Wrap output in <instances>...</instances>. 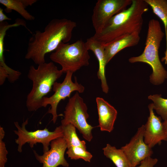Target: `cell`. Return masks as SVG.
Listing matches in <instances>:
<instances>
[{
  "label": "cell",
  "instance_id": "1",
  "mask_svg": "<svg viewBox=\"0 0 167 167\" xmlns=\"http://www.w3.org/2000/svg\"><path fill=\"white\" fill-rule=\"evenodd\" d=\"M77 26L75 22L63 18L50 21L41 32L36 30L30 38L25 58L39 65L45 62V55L54 51L62 42L71 39L72 32Z\"/></svg>",
  "mask_w": 167,
  "mask_h": 167
},
{
  "label": "cell",
  "instance_id": "2",
  "mask_svg": "<svg viewBox=\"0 0 167 167\" xmlns=\"http://www.w3.org/2000/svg\"><path fill=\"white\" fill-rule=\"evenodd\" d=\"M148 6L144 0H132L130 6L111 18L93 36L104 45L126 34L140 33L143 23V15L148 10Z\"/></svg>",
  "mask_w": 167,
  "mask_h": 167
},
{
  "label": "cell",
  "instance_id": "3",
  "mask_svg": "<svg viewBox=\"0 0 167 167\" xmlns=\"http://www.w3.org/2000/svg\"><path fill=\"white\" fill-rule=\"evenodd\" d=\"M164 35L159 22L154 19L150 20L143 52L140 55L128 60L131 63L142 62L149 65L152 70L150 81L155 85L161 84L167 79V71L161 64L159 56V49Z\"/></svg>",
  "mask_w": 167,
  "mask_h": 167
},
{
  "label": "cell",
  "instance_id": "4",
  "mask_svg": "<svg viewBox=\"0 0 167 167\" xmlns=\"http://www.w3.org/2000/svg\"><path fill=\"white\" fill-rule=\"evenodd\" d=\"M63 73L52 62L39 65L36 68L33 65L30 66L27 76L32 85L26 100L28 111H36L42 107L43 98L51 91L54 83Z\"/></svg>",
  "mask_w": 167,
  "mask_h": 167
},
{
  "label": "cell",
  "instance_id": "5",
  "mask_svg": "<svg viewBox=\"0 0 167 167\" xmlns=\"http://www.w3.org/2000/svg\"><path fill=\"white\" fill-rule=\"evenodd\" d=\"M85 45L81 40L74 43H61L50 55V59L59 64L63 73L68 71L73 73L89 65L90 56Z\"/></svg>",
  "mask_w": 167,
  "mask_h": 167
},
{
  "label": "cell",
  "instance_id": "6",
  "mask_svg": "<svg viewBox=\"0 0 167 167\" xmlns=\"http://www.w3.org/2000/svg\"><path fill=\"white\" fill-rule=\"evenodd\" d=\"M88 107L83 99L76 92L69 98L64 112V118L61 121L62 126L69 124L73 125L87 141L90 142L93 138L92 130L94 127L89 124Z\"/></svg>",
  "mask_w": 167,
  "mask_h": 167
},
{
  "label": "cell",
  "instance_id": "7",
  "mask_svg": "<svg viewBox=\"0 0 167 167\" xmlns=\"http://www.w3.org/2000/svg\"><path fill=\"white\" fill-rule=\"evenodd\" d=\"M28 119L23 121L21 126L17 122H14L17 130L13 131L18 136L15 139L18 144V151L21 152L22 148L26 143L29 144L32 148L37 143H41L43 145V152L45 153L49 150V146L52 141L58 138L63 137V133L61 125L56 127L54 130L50 131L46 128L43 130H37L34 131L27 130L26 126L28 124Z\"/></svg>",
  "mask_w": 167,
  "mask_h": 167
},
{
  "label": "cell",
  "instance_id": "8",
  "mask_svg": "<svg viewBox=\"0 0 167 167\" xmlns=\"http://www.w3.org/2000/svg\"><path fill=\"white\" fill-rule=\"evenodd\" d=\"M73 73L68 71L66 73L65 78L61 83L55 82L53 86L54 94L50 97H45L42 102V107H46L48 105H50L48 113L52 114L51 121L55 123L58 116L57 113V108L60 102L66 98H69L71 93L77 91L80 93L83 92L84 87L77 81L76 77H75V82L72 79Z\"/></svg>",
  "mask_w": 167,
  "mask_h": 167
},
{
  "label": "cell",
  "instance_id": "9",
  "mask_svg": "<svg viewBox=\"0 0 167 167\" xmlns=\"http://www.w3.org/2000/svg\"><path fill=\"white\" fill-rule=\"evenodd\" d=\"M132 2V0H98L92 17L95 33L100 32L111 18L127 9Z\"/></svg>",
  "mask_w": 167,
  "mask_h": 167
},
{
  "label": "cell",
  "instance_id": "10",
  "mask_svg": "<svg viewBox=\"0 0 167 167\" xmlns=\"http://www.w3.org/2000/svg\"><path fill=\"white\" fill-rule=\"evenodd\" d=\"M144 130L143 125L138 129L129 143L121 148L127 157L132 167H136L142 161L151 156L153 153L152 148L144 141Z\"/></svg>",
  "mask_w": 167,
  "mask_h": 167
},
{
  "label": "cell",
  "instance_id": "11",
  "mask_svg": "<svg viewBox=\"0 0 167 167\" xmlns=\"http://www.w3.org/2000/svg\"><path fill=\"white\" fill-rule=\"evenodd\" d=\"M50 146V149L41 155L33 151L36 159L42 164V167H57L60 165L68 167L69 163L64 157L67 147L64 138L61 137L53 140Z\"/></svg>",
  "mask_w": 167,
  "mask_h": 167
},
{
  "label": "cell",
  "instance_id": "12",
  "mask_svg": "<svg viewBox=\"0 0 167 167\" xmlns=\"http://www.w3.org/2000/svg\"><path fill=\"white\" fill-rule=\"evenodd\" d=\"M149 115L144 125V140L152 148L157 144H160L162 141H167V137L164 130L161 118L155 115L152 103L148 105Z\"/></svg>",
  "mask_w": 167,
  "mask_h": 167
},
{
  "label": "cell",
  "instance_id": "13",
  "mask_svg": "<svg viewBox=\"0 0 167 167\" xmlns=\"http://www.w3.org/2000/svg\"><path fill=\"white\" fill-rule=\"evenodd\" d=\"M85 45L87 49L88 50L92 51L97 59L99 64L97 77L101 80L102 91L105 93H107L109 88L105 75V66L107 64L105 58L104 45L93 36L87 39Z\"/></svg>",
  "mask_w": 167,
  "mask_h": 167
},
{
  "label": "cell",
  "instance_id": "14",
  "mask_svg": "<svg viewBox=\"0 0 167 167\" xmlns=\"http://www.w3.org/2000/svg\"><path fill=\"white\" fill-rule=\"evenodd\" d=\"M98 115L99 127L101 131L110 132L114 128V125L117 115L116 109L103 98H96Z\"/></svg>",
  "mask_w": 167,
  "mask_h": 167
},
{
  "label": "cell",
  "instance_id": "15",
  "mask_svg": "<svg viewBox=\"0 0 167 167\" xmlns=\"http://www.w3.org/2000/svg\"><path fill=\"white\" fill-rule=\"evenodd\" d=\"M140 33L135 32L126 34L104 44L105 56L107 64L122 49L137 45L140 39Z\"/></svg>",
  "mask_w": 167,
  "mask_h": 167
},
{
  "label": "cell",
  "instance_id": "16",
  "mask_svg": "<svg viewBox=\"0 0 167 167\" xmlns=\"http://www.w3.org/2000/svg\"><path fill=\"white\" fill-rule=\"evenodd\" d=\"M37 0H0V3L4 6L5 11L11 12L14 10L19 13L24 19L27 20L32 21L35 17L26 10L29 6H31L36 3Z\"/></svg>",
  "mask_w": 167,
  "mask_h": 167
},
{
  "label": "cell",
  "instance_id": "17",
  "mask_svg": "<svg viewBox=\"0 0 167 167\" xmlns=\"http://www.w3.org/2000/svg\"><path fill=\"white\" fill-rule=\"evenodd\" d=\"M152 8L153 13L164 24L166 36V48L162 61L167 64V0H144Z\"/></svg>",
  "mask_w": 167,
  "mask_h": 167
},
{
  "label": "cell",
  "instance_id": "18",
  "mask_svg": "<svg viewBox=\"0 0 167 167\" xmlns=\"http://www.w3.org/2000/svg\"><path fill=\"white\" fill-rule=\"evenodd\" d=\"M104 155L110 159L116 167H132L126 156L121 149L107 143L102 148Z\"/></svg>",
  "mask_w": 167,
  "mask_h": 167
},
{
  "label": "cell",
  "instance_id": "19",
  "mask_svg": "<svg viewBox=\"0 0 167 167\" xmlns=\"http://www.w3.org/2000/svg\"><path fill=\"white\" fill-rule=\"evenodd\" d=\"M62 127L63 137L66 142L67 148L71 147H79L86 149V142L81 140L77 136L75 127L71 124H69Z\"/></svg>",
  "mask_w": 167,
  "mask_h": 167
},
{
  "label": "cell",
  "instance_id": "20",
  "mask_svg": "<svg viewBox=\"0 0 167 167\" xmlns=\"http://www.w3.org/2000/svg\"><path fill=\"white\" fill-rule=\"evenodd\" d=\"M149 99L153 101V109L164 121L167 119V99L163 98L161 94L150 95Z\"/></svg>",
  "mask_w": 167,
  "mask_h": 167
},
{
  "label": "cell",
  "instance_id": "21",
  "mask_svg": "<svg viewBox=\"0 0 167 167\" xmlns=\"http://www.w3.org/2000/svg\"><path fill=\"white\" fill-rule=\"evenodd\" d=\"M67 149L66 153L71 159L76 160L81 159L86 161L90 162L92 156L86 149L79 147H71Z\"/></svg>",
  "mask_w": 167,
  "mask_h": 167
},
{
  "label": "cell",
  "instance_id": "22",
  "mask_svg": "<svg viewBox=\"0 0 167 167\" xmlns=\"http://www.w3.org/2000/svg\"><path fill=\"white\" fill-rule=\"evenodd\" d=\"M5 135L3 128L0 126V167H5L7 161V155L8 153L5 142L3 139Z\"/></svg>",
  "mask_w": 167,
  "mask_h": 167
},
{
  "label": "cell",
  "instance_id": "23",
  "mask_svg": "<svg viewBox=\"0 0 167 167\" xmlns=\"http://www.w3.org/2000/svg\"><path fill=\"white\" fill-rule=\"evenodd\" d=\"M158 161L156 158H153L151 156L148 157L142 161L139 164L140 165L137 167H154Z\"/></svg>",
  "mask_w": 167,
  "mask_h": 167
},
{
  "label": "cell",
  "instance_id": "24",
  "mask_svg": "<svg viewBox=\"0 0 167 167\" xmlns=\"http://www.w3.org/2000/svg\"><path fill=\"white\" fill-rule=\"evenodd\" d=\"M3 9L2 8H0V22H3L5 20H10L11 19V18L8 17L3 13Z\"/></svg>",
  "mask_w": 167,
  "mask_h": 167
},
{
  "label": "cell",
  "instance_id": "25",
  "mask_svg": "<svg viewBox=\"0 0 167 167\" xmlns=\"http://www.w3.org/2000/svg\"><path fill=\"white\" fill-rule=\"evenodd\" d=\"M163 125L164 126V130L166 134V135L167 137V119L164 121L162 122Z\"/></svg>",
  "mask_w": 167,
  "mask_h": 167
}]
</instances>
